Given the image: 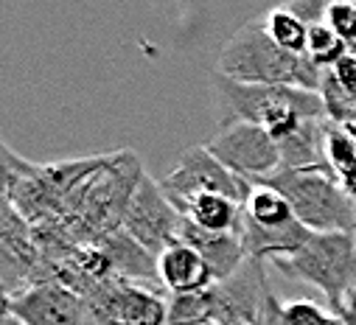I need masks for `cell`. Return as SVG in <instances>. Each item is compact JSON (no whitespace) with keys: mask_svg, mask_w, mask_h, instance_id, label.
I'll list each match as a JSON object with an SVG mask.
<instances>
[{"mask_svg":"<svg viewBox=\"0 0 356 325\" xmlns=\"http://www.w3.org/2000/svg\"><path fill=\"white\" fill-rule=\"evenodd\" d=\"M143 166L135 151L93 157L79 183L62 202L59 222L81 247H93L107 233L124 224L129 202L143 180Z\"/></svg>","mask_w":356,"mask_h":325,"instance_id":"cell-1","label":"cell"},{"mask_svg":"<svg viewBox=\"0 0 356 325\" xmlns=\"http://www.w3.org/2000/svg\"><path fill=\"white\" fill-rule=\"evenodd\" d=\"M213 73L244 85H292L306 90H320L323 78V67L306 53H292L270 37L264 17L247 20L222 45Z\"/></svg>","mask_w":356,"mask_h":325,"instance_id":"cell-2","label":"cell"},{"mask_svg":"<svg viewBox=\"0 0 356 325\" xmlns=\"http://www.w3.org/2000/svg\"><path fill=\"white\" fill-rule=\"evenodd\" d=\"M211 85L222 110V124L250 121L270 132L278 143L298 132L306 121L328 118L317 90L292 85H244L225 76H211Z\"/></svg>","mask_w":356,"mask_h":325,"instance_id":"cell-3","label":"cell"},{"mask_svg":"<svg viewBox=\"0 0 356 325\" xmlns=\"http://www.w3.org/2000/svg\"><path fill=\"white\" fill-rule=\"evenodd\" d=\"M258 183L281 191L303 227L314 233H356V202L345 194L331 166L281 169Z\"/></svg>","mask_w":356,"mask_h":325,"instance_id":"cell-4","label":"cell"},{"mask_svg":"<svg viewBox=\"0 0 356 325\" xmlns=\"http://www.w3.org/2000/svg\"><path fill=\"white\" fill-rule=\"evenodd\" d=\"M273 267L281 275L317 289L334 311L342 297L356 286V233L312 230L298 253L275 258Z\"/></svg>","mask_w":356,"mask_h":325,"instance_id":"cell-5","label":"cell"},{"mask_svg":"<svg viewBox=\"0 0 356 325\" xmlns=\"http://www.w3.org/2000/svg\"><path fill=\"white\" fill-rule=\"evenodd\" d=\"M205 149L227 166L236 177L247 183H258L273 177L284 169L278 140L258 124L250 121H230L205 143Z\"/></svg>","mask_w":356,"mask_h":325,"instance_id":"cell-6","label":"cell"},{"mask_svg":"<svg viewBox=\"0 0 356 325\" xmlns=\"http://www.w3.org/2000/svg\"><path fill=\"white\" fill-rule=\"evenodd\" d=\"M211 325H258L273 294L266 261L247 258L227 281L211 283Z\"/></svg>","mask_w":356,"mask_h":325,"instance_id":"cell-7","label":"cell"},{"mask_svg":"<svg viewBox=\"0 0 356 325\" xmlns=\"http://www.w3.org/2000/svg\"><path fill=\"white\" fill-rule=\"evenodd\" d=\"M121 227L135 241H140L149 253L160 256L165 247L183 241L186 216L171 205V199L165 197V191H163V185L157 180L143 174Z\"/></svg>","mask_w":356,"mask_h":325,"instance_id":"cell-8","label":"cell"},{"mask_svg":"<svg viewBox=\"0 0 356 325\" xmlns=\"http://www.w3.org/2000/svg\"><path fill=\"white\" fill-rule=\"evenodd\" d=\"M160 185L174 208L186 205L197 194H225L244 205V197L250 191V183L236 177L227 166H222L205 146H194L183 151L180 162L174 166L171 174H165Z\"/></svg>","mask_w":356,"mask_h":325,"instance_id":"cell-9","label":"cell"},{"mask_svg":"<svg viewBox=\"0 0 356 325\" xmlns=\"http://www.w3.org/2000/svg\"><path fill=\"white\" fill-rule=\"evenodd\" d=\"M15 319L23 325H96L84 297L62 283H34L17 292Z\"/></svg>","mask_w":356,"mask_h":325,"instance_id":"cell-10","label":"cell"},{"mask_svg":"<svg viewBox=\"0 0 356 325\" xmlns=\"http://www.w3.org/2000/svg\"><path fill=\"white\" fill-rule=\"evenodd\" d=\"M40 267V253L34 247L31 224L15 210L0 213V281L9 283L12 292H23L34 283Z\"/></svg>","mask_w":356,"mask_h":325,"instance_id":"cell-11","label":"cell"},{"mask_svg":"<svg viewBox=\"0 0 356 325\" xmlns=\"http://www.w3.org/2000/svg\"><path fill=\"white\" fill-rule=\"evenodd\" d=\"M93 247L102 250V256L107 258V264H110V269H113V275L118 281L163 289L160 286V275H157V256L149 253L140 241H135L124 227L107 233L99 244H93Z\"/></svg>","mask_w":356,"mask_h":325,"instance_id":"cell-12","label":"cell"},{"mask_svg":"<svg viewBox=\"0 0 356 325\" xmlns=\"http://www.w3.org/2000/svg\"><path fill=\"white\" fill-rule=\"evenodd\" d=\"M157 275H160V286L168 294H191L213 283L211 267L186 241L171 244L157 256Z\"/></svg>","mask_w":356,"mask_h":325,"instance_id":"cell-13","label":"cell"},{"mask_svg":"<svg viewBox=\"0 0 356 325\" xmlns=\"http://www.w3.org/2000/svg\"><path fill=\"white\" fill-rule=\"evenodd\" d=\"M183 241L191 244V247L205 258V264L211 267L213 283L227 281L244 261V244H241V233H216V230H202L197 224H191L186 219L183 227Z\"/></svg>","mask_w":356,"mask_h":325,"instance_id":"cell-14","label":"cell"},{"mask_svg":"<svg viewBox=\"0 0 356 325\" xmlns=\"http://www.w3.org/2000/svg\"><path fill=\"white\" fill-rule=\"evenodd\" d=\"M320 99L328 121L353 124L356 121V48H348L331 67H323Z\"/></svg>","mask_w":356,"mask_h":325,"instance_id":"cell-15","label":"cell"},{"mask_svg":"<svg viewBox=\"0 0 356 325\" xmlns=\"http://www.w3.org/2000/svg\"><path fill=\"white\" fill-rule=\"evenodd\" d=\"M191 224L202 230H216V233H241V202L225 197V194H197L186 205L177 208Z\"/></svg>","mask_w":356,"mask_h":325,"instance_id":"cell-16","label":"cell"},{"mask_svg":"<svg viewBox=\"0 0 356 325\" xmlns=\"http://www.w3.org/2000/svg\"><path fill=\"white\" fill-rule=\"evenodd\" d=\"M118 322L121 325H165L168 322V300L163 297V289L121 281Z\"/></svg>","mask_w":356,"mask_h":325,"instance_id":"cell-17","label":"cell"},{"mask_svg":"<svg viewBox=\"0 0 356 325\" xmlns=\"http://www.w3.org/2000/svg\"><path fill=\"white\" fill-rule=\"evenodd\" d=\"M241 210H244L247 222H255L264 227H278V224L295 222V213H292V205L286 202V197L264 183H250Z\"/></svg>","mask_w":356,"mask_h":325,"instance_id":"cell-18","label":"cell"},{"mask_svg":"<svg viewBox=\"0 0 356 325\" xmlns=\"http://www.w3.org/2000/svg\"><path fill=\"white\" fill-rule=\"evenodd\" d=\"M264 26H266L270 37H273L281 48H286V51H292V53H306L309 23H303V20H300L295 12H289L284 3L264 15Z\"/></svg>","mask_w":356,"mask_h":325,"instance_id":"cell-19","label":"cell"},{"mask_svg":"<svg viewBox=\"0 0 356 325\" xmlns=\"http://www.w3.org/2000/svg\"><path fill=\"white\" fill-rule=\"evenodd\" d=\"M165 325H211V294H208V289L191 292V294H171Z\"/></svg>","mask_w":356,"mask_h":325,"instance_id":"cell-20","label":"cell"},{"mask_svg":"<svg viewBox=\"0 0 356 325\" xmlns=\"http://www.w3.org/2000/svg\"><path fill=\"white\" fill-rule=\"evenodd\" d=\"M345 51H348V45H345V42H342L325 23H314V26H309L306 56H309L317 67H331Z\"/></svg>","mask_w":356,"mask_h":325,"instance_id":"cell-21","label":"cell"},{"mask_svg":"<svg viewBox=\"0 0 356 325\" xmlns=\"http://www.w3.org/2000/svg\"><path fill=\"white\" fill-rule=\"evenodd\" d=\"M26 169H29V160H23L20 154H15L6 143H0V213L15 208L12 205V197H15L17 180H20V174Z\"/></svg>","mask_w":356,"mask_h":325,"instance_id":"cell-22","label":"cell"},{"mask_svg":"<svg viewBox=\"0 0 356 325\" xmlns=\"http://www.w3.org/2000/svg\"><path fill=\"white\" fill-rule=\"evenodd\" d=\"M323 23L348 45L356 48V0H337L328 6Z\"/></svg>","mask_w":356,"mask_h":325,"instance_id":"cell-23","label":"cell"},{"mask_svg":"<svg viewBox=\"0 0 356 325\" xmlns=\"http://www.w3.org/2000/svg\"><path fill=\"white\" fill-rule=\"evenodd\" d=\"M337 314L328 306H320L314 300H292L284 303V322L286 325H331Z\"/></svg>","mask_w":356,"mask_h":325,"instance_id":"cell-24","label":"cell"},{"mask_svg":"<svg viewBox=\"0 0 356 325\" xmlns=\"http://www.w3.org/2000/svg\"><path fill=\"white\" fill-rule=\"evenodd\" d=\"M331 3H337V0H286L284 6L289 12H295L303 23L314 26V23H323V17H325V12H328Z\"/></svg>","mask_w":356,"mask_h":325,"instance_id":"cell-25","label":"cell"},{"mask_svg":"<svg viewBox=\"0 0 356 325\" xmlns=\"http://www.w3.org/2000/svg\"><path fill=\"white\" fill-rule=\"evenodd\" d=\"M258 325H286V322H284V303L278 300V294H275V292L270 294V300H266V306H264V311H261Z\"/></svg>","mask_w":356,"mask_h":325,"instance_id":"cell-26","label":"cell"},{"mask_svg":"<svg viewBox=\"0 0 356 325\" xmlns=\"http://www.w3.org/2000/svg\"><path fill=\"white\" fill-rule=\"evenodd\" d=\"M334 314L342 319V325H356V286L342 297V303L334 308Z\"/></svg>","mask_w":356,"mask_h":325,"instance_id":"cell-27","label":"cell"},{"mask_svg":"<svg viewBox=\"0 0 356 325\" xmlns=\"http://www.w3.org/2000/svg\"><path fill=\"white\" fill-rule=\"evenodd\" d=\"M15 317V292L9 283L0 281V325Z\"/></svg>","mask_w":356,"mask_h":325,"instance_id":"cell-28","label":"cell"},{"mask_svg":"<svg viewBox=\"0 0 356 325\" xmlns=\"http://www.w3.org/2000/svg\"><path fill=\"white\" fill-rule=\"evenodd\" d=\"M337 177H339V185L345 188V194H348V197L356 202V160H350V162H348V166H345V169H342Z\"/></svg>","mask_w":356,"mask_h":325,"instance_id":"cell-29","label":"cell"},{"mask_svg":"<svg viewBox=\"0 0 356 325\" xmlns=\"http://www.w3.org/2000/svg\"><path fill=\"white\" fill-rule=\"evenodd\" d=\"M3 325H23V322H20V319H15V317H12V319H9V322H3Z\"/></svg>","mask_w":356,"mask_h":325,"instance_id":"cell-30","label":"cell"},{"mask_svg":"<svg viewBox=\"0 0 356 325\" xmlns=\"http://www.w3.org/2000/svg\"><path fill=\"white\" fill-rule=\"evenodd\" d=\"M348 126H350V132H353V135H356V121H353V124H348Z\"/></svg>","mask_w":356,"mask_h":325,"instance_id":"cell-31","label":"cell"},{"mask_svg":"<svg viewBox=\"0 0 356 325\" xmlns=\"http://www.w3.org/2000/svg\"><path fill=\"white\" fill-rule=\"evenodd\" d=\"M331 325H342V319H339V317H337V319H334V322H331Z\"/></svg>","mask_w":356,"mask_h":325,"instance_id":"cell-32","label":"cell"}]
</instances>
